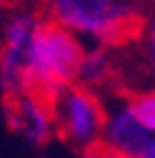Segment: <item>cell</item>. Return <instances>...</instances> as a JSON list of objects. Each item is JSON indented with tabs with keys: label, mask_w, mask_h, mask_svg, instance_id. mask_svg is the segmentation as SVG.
<instances>
[{
	"label": "cell",
	"mask_w": 155,
	"mask_h": 158,
	"mask_svg": "<svg viewBox=\"0 0 155 158\" xmlns=\"http://www.w3.org/2000/svg\"><path fill=\"white\" fill-rule=\"evenodd\" d=\"M43 13L53 23L105 48L140 40L145 30L133 0H43Z\"/></svg>",
	"instance_id": "6da1fadb"
},
{
	"label": "cell",
	"mask_w": 155,
	"mask_h": 158,
	"mask_svg": "<svg viewBox=\"0 0 155 158\" xmlns=\"http://www.w3.org/2000/svg\"><path fill=\"white\" fill-rule=\"evenodd\" d=\"M85 48L88 45L80 35L53 23L50 18H43L28 58L25 90L53 101L60 90L78 83V70H80Z\"/></svg>",
	"instance_id": "7a4b0ae2"
},
{
	"label": "cell",
	"mask_w": 155,
	"mask_h": 158,
	"mask_svg": "<svg viewBox=\"0 0 155 158\" xmlns=\"http://www.w3.org/2000/svg\"><path fill=\"white\" fill-rule=\"evenodd\" d=\"M53 113H55L58 135L63 141H68L80 151L100 146L108 108L100 101L98 90L73 83L53 98Z\"/></svg>",
	"instance_id": "3957f363"
},
{
	"label": "cell",
	"mask_w": 155,
	"mask_h": 158,
	"mask_svg": "<svg viewBox=\"0 0 155 158\" xmlns=\"http://www.w3.org/2000/svg\"><path fill=\"white\" fill-rule=\"evenodd\" d=\"M35 10H15L0 25V90L5 98L25 93V70L35 40V33L43 23Z\"/></svg>",
	"instance_id": "277c9868"
},
{
	"label": "cell",
	"mask_w": 155,
	"mask_h": 158,
	"mask_svg": "<svg viewBox=\"0 0 155 158\" xmlns=\"http://www.w3.org/2000/svg\"><path fill=\"white\" fill-rule=\"evenodd\" d=\"M5 118L10 128L35 148H43L53 141V135H58L53 101H45L30 90L5 98Z\"/></svg>",
	"instance_id": "5b68a950"
},
{
	"label": "cell",
	"mask_w": 155,
	"mask_h": 158,
	"mask_svg": "<svg viewBox=\"0 0 155 158\" xmlns=\"http://www.w3.org/2000/svg\"><path fill=\"white\" fill-rule=\"evenodd\" d=\"M100 143L123 158H143L155 148V133L140 123V118L135 115L125 98L108 108Z\"/></svg>",
	"instance_id": "8992f818"
},
{
	"label": "cell",
	"mask_w": 155,
	"mask_h": 158,
	"mask_svg": "<svg viewBox=\"0 0 155 158\" xmlns=\"http://www.w3.org/2000/svg\"><path fill=\"white\" fill-rule=\"evenodd\" d=\"M110 50L113 48H105V45H88L80 70H78V83L93 90H100L105 83H110L115 73V60Z\"/></svg>",
	"instance_id": "52a82bcc"
},
{
	"label": "cell",
	"mask_w": 155,
	"mask_h": 158,
	"mask_svg": "<svg viewBox=\"0 0 155 158\" xmlns=\"http://www.w3.org/2000/svg\"><path fill=\"white\" fill-rule=\"evenodd\" d=\"M128 103L135 110V115L140 118V123L155 133V88L148 90H135L128 95Z\"/></svg>",
	"instance_id": "ba28073f"
},
{
	"label": "cell",
	"mask_w": 155,
	"mask_h": 158,
	"mask_svg": "<svg viewBox=\"0 0 155 158\" xmlns=\"http://www.w3.org/2000/svg\"><path fill=\"white\" fill-rule=\"evenodd\" d=\"M140 55H143V63L150 68V73H155V18L150 23H145V30L140 35Z\"/></svg>",
	"instance_id": "9c48e42d"
},
{
	"label": "cell",
	"mask_w": 155,
	"mask_h": 158,
	"mask_svg": "<svg viewBox=\"0 0 155 158\" xmlns=\"http://www.w3.org/2000/svg\"><path fill=\"white\" fill-rule=\"evenodd\" d=\"M3 20L5 18H3V0H0V25H3Z\"/></svg>",
	"instance_id": "30bf717a"
},
{
	"label": "cell",
	"mask_w": 155,
	"mask_h": 158,
	"mask_svg": "<svg viewBox=\"0 0 155 158\" xmlns=\"http://www.w3.org/2000/svg\"><path fill=\"white\" fill-rule=\"evenodd\" d=\"M143 158H155V148H153V151H150V153H145V156H143Z\"/></svg>",
	"instance_id": "8fae6325"
}]
</instances>
